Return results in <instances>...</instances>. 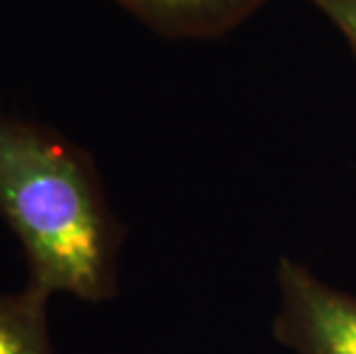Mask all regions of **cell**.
<instances>
[{
	"label": "cell",
	"mask_w": 356,
	"mask_h": 354,
	"mask_svg": "<svg viewBox=\"0 0 356 354\" xmlns=\"http://www.w3.org/2000/svg\"><path fill=\"white\" fill-rule=\"evenodd\" d=\"M0 218L19 239L28 288L88 304L118 297L127 228L92 154L63 131L0 108Z\"/></svg>",
	"instance_id": "6da1fadb"
},
{
	"label": "cell",
	"mask_w": 356,
	"mask_h": 354,
	"mask_svg": "<svg viewBox=\"0 0 356 354\" xmlns=\"http://www.w3.org/2000/svg\"><path fill=\"white\" fill-rule=\"evenodd\" d=\"M274 338L294 354H356V297L320 281L306 265L278 262Z\"/></svg>",
	"instance_id": "7a4b0ae2"
},
{
	"label": "cell",
	"mask_w": 356,
	"mask_h": 354,
	"mask_svg": "<svg viewBox=\"0 0 356 354\" xmlns=\"http://www.w3.org/2000/svg\"><path fill=\"white\" fill-rule=\"evenodd\" d=\"M165 40H216L271 0H111Z\"/></svg>",
	"instance_id": "3957f363"
},
{
	"label": "cell",
	"mask_w": 356,
	"mask_h": 354,
	"mask_svg": "<svg viewBox=\"0 0 356 354\" xmlns=\"http://www.w3.org/2000/svg\"><path fill=\"white\" fill-rule=\"evenodd\" d=\"M47 306L49 299L28 285L0 295V354H56Z\"/></svg>",
	"instance_id": "277c9868"
},
{
	"label": "cell",
	"mask_w": 356,
	"mask_h": 354,
	"mask_svg": "<svg viewBox=\"0 0 356 354\" xmlns=\"http://www.w3.org/2000/svg\"><path fill=\"white\" fill-rule=\"evenodd\" d=\"M336 26L356 58V0H306Z\"/></svg>",
	"instance_id": "5b68a950"
}]
</instances>
